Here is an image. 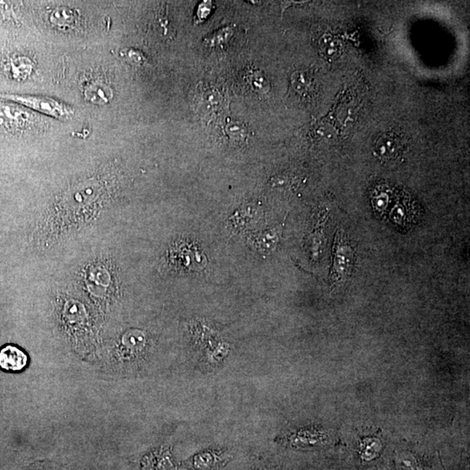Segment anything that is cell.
Instances as JSON below:
<instances>
[{"mask_svg": "<svg viewBox=\"0 0 470 470\" xmlns=\"http://www.w3.org/2000/svg\"><path fill=\"white\" fill-rule=\"evenodd\" d=\"M352 260V250L349 246H345L342 241L337 240L336 253L333 269H336V275L340 278L346 275L350 267Z\"/></svg>", "mask_w": 470, "mask_h": 470, "instance_id": "obj_6", "label": "cell"}, {"mask_svg": "<svg viewBox=\"0 0 470 470\" xmlns=\"http://www.w3.org/2000/svg\"><path fill=\"white\" fill-rule=\"evenodd\" d=\"M33 63L28 57L18 56L9 60L8 71L13 80H23L28 78L33 71Z\"/></svg>", "mask_w": 470, "mask_h": 470, "instance_id": "obj_5", "label": "cell"}, {"mask_svg": "<svg viewBox=\"0 0 470 470\" xmlns=\"http://www.w3.org/2000/svg\"><path fill=\"white\" fill-rule=\"evenodd\" d=\"M77 16L71 10L64 8L58 9L51 15V21L61 28H68L74 25Z\"/></svg>", "mask_w": 470, "mask_h": 470, "instance_id": "obj_10", "label": "cell"}, {"mask_svg": "<svg viewBox=\"0 0 470 470\" xmlns=\"http://www.w3.org/2000/svg\"><path fill=\"white\" fill-rule=\"evenodd\" d=\"M219 459V456L216 455L206 453V454L195 456L193 460V466L200 470H210L214 468V465L217 464Z\"/></svg>", "mask_w": 470, "mask_h": 470, "instance_id": "obj_13", "label": "cell"}, {"mask_svg": "<svg viewBox=\"0 0 470 470\" xmlns=\"http://www.w3.org/2000/svg\"><path fill=\"white\" fill-rule=\"evenodd\" d=\"M212 11V2L205 1L199 6L198 11H197V19L200 22H202L207 17L210 15Z\"/></svg>", "mask_w": 470, "mask_h": 470, "instance_id": "obj_15", "label": "cell"}, {"mask_svg": "<svg viewBox=\"0 0 470 470\" xmlns=\"http://www.w3.org/2000/svg\"><path fill=\"white\" fill-rule=\"evenodd\" d=\"M28 364V356L19 347L8 345L0 350V367L8 372H19Z\"/></svg>", "mask_w": 470, "mask_h": 470, "instance_id": "obj_4", "label": "cell"}, {"mask_svg": "<svg viewBox=\"0 0 470 470\" xmlns=\"http://www.w3.org/2000/svg\"><path fill=\"white\" fill-rule=\"evenodd\" d=\"M110 89L103 85H94L86 91V96L88 100L94 103L103 104L110 98Z\"/></svg>", "mask_w": 470, "mask_h": 470, "instance_id": "obj_11", "label": "cell"}, {"mask_svg": "<svg viewBox=\"0 0 470 470\" xmlns=\"http://www.w3.org/2000/svg\"><path fill=\"white\" fill-rule=\"evenodd\" d=\"M1 97L33 109V110L42 112L58 120L66 121L73 117L74 114V111L71 107L52 98L26 94H2Z\"/></svg>", "mask_w": 470, "mask_h": 470, "instance_id": "obj_1", "label": "cell"}, {"mask_svg": "<svg viewBox=\"0 0 470 470\" xmlns=\"http://www.w3.org/2000/svg\"><path fill=\"white\" fill-rule=\"evenodd\" d=\"M292 86L299 94L308 93L311 87V80L302 71H296L292 76Z\"/></svg>", "mask_w": 470, "mask_h": 470, "instance_id": "obj_14", "label": "cell"}, {"mask_svg": "<svg viewBox=\"0 0 470 470\" xmlns=\"http://www.w3.org/2000/svg\"><path fill=\"white\" fill-rule=\"evenodd\" d=\"M196 107L202 115L219 116L226 107V100L223 94L216 87L200 86L197 89L195 98Z\"/></svg>", "mask_w": 470, "mask_h": 470, "instance_id": "obj_2", "label": "cell"}, {"mask_svg": "<svg viewBox=\"0 0 470 470\" xmlns=\"http://www.w3.org/2000/svg\"><path fill=\"white\" fill-rule=\"evenodd\" d=\"M374 153L383 161L397 159L404 152V142L399 136L388 132L374 143Z\"/></svg>", "mask_w": 470, "mask_h": 470, "instance_id": "obj_3", "label": "cell"}, {"mask_svg": "<svg viewBox=\"0 0 470 470\" xmlns=\"http://www.w3.org/2000/svg\"><path fill=\"white\" fill-rule=\"evenodd\" d=\"M234 35V26L223 27L204 39L207 46L216 47L226 45Z\"/></svg>", "mask_w": 470, "mask_h": 470, "instance_id": "obj_7", "label": "cell"}, {"mask_svg": "<svg viewBox=\"0 0 470 470\" xmlns=\"http://www.w3.org/2000/svg\"><path fill=\"white\" fill-rule=\"evenodd\" d=\"M225 132H226L229 141L237 143V144L243 143L247 137V128L246 125L241 123L239 121L228 122L226 128H225Z\"/></svg>", "mask_w": 470, "mask_h": 470, "instance_id": "obj_9", "label": "cell"}, {"mask_svg": "<svg viewBox=\"0 0 470 470\" xmlns=\"http://www.w3.org/2000/svg\"><path fill=\"white\" fill-rule=\"evenodd\" d=\"M248 86L258 94H267L270 90V84L261 71H254L247 74L246 78Z\"/></svg>", "mask_w": 470, "mask_h": 470, "instance_id": "obj_8", "label": "cell"}, {"mask_svg": "<svg viewBox=\"0 0 470 470\" xmlns=\"http://www.w3.org/2000/svg\"><path fill=\"white\" fill-rule=\"evenodd\" d=\"M281 234V227H278L275 229L270 230L265 233L262 236L259 238L258 245L260 247H263L262 250L271 251L277 246L279 239H280Z\"/></svg>", "mask_w": 470, "mask_h": 470, "instance_id": "obj_12", "label": "cell"}]
</instances>
